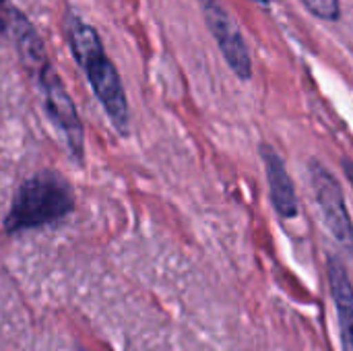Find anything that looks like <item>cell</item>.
Masks as SVG:
<instances>
[{"label": "cell", "instance_id": "cell-1", "mask_svg": "<svg viewBox=\"0 0 353 351\" xmlns=\"http://www.w3.org/2000/svg\"><path fill=\"white\" fill-rule=\"evenodd\" d=\"M66 39L70 43V50L83 68L95 97L103 106L105 114L110 116L114 128L120 134L128 132V101L126 93L120 81V74L110 60V56L103 50V43L99 39V33L81 21L77 14L66 17Z\"/></svg>", "mask_w": 353, "mask_h": 351}, {"label": "cell", "instance_id": "cell-2", "mask_svg": "<svg viewBox=\"0 0 353 351\" xmlns=\"http://www.w3.org/2000/svg\"><path fill=\"white\" fill-rule=\"evenodd\" d=\"M74 209V194L60 174L41 172L21 184L4 219L6 234H21L27 230L56 223Z\"/></svg>", "mask_w": 353, "mask_h": 351}, {"label": "cell", "instance_id": "cell-3", "mask_svg": "<svg viewBox=\"0 0 353 351\" xmlns=\"http://www.w3.org/2000/svg\"><path fill=\"white\" fill-rule=\"evenodd\" d=\"M33 74H35V79L39 83V89H41L43 103H46L50 120L64 134L72 157L77 161H83V155H85V130H83L79 112L74 108V101L68 95L62 79L58 77V72L54 70L50 60L43 62Z\"/></svg>", "mask_w": 353, "mask_h": 351}, {"label": "cell", "instance_id": "cell-4", "mask_svg": "<svg viewBox=\"0 0 353 351\" xmlns=\"http://www.w3.org/2000/svg\"><path fill=\"white\" fill-rule=\"evenodd\" d=\"M310 180L327 230L339 244L353 248V223L339 180L321 161H310Z\"/></svg>", "mask_w": 353, "mask_h": 351}, {"label": "cell", "instance_id": "cell-5", "mask_svg": "<svg viewBox=\"0 0 353 351\" xmlns=\"http://www.w3.org/2000/svg\"><path fill=\"white\" fill-rule=\"evenodd\" d=\"M201 8L205 14V23L209 31L213 33L225 62L240 79L252 77V58L246 46V39L236 23V19L230 14V10L223 6L221 0H201Z\"/></svg>", "mask_w": 353, "mask_h": 351}, {"label": "cell", "instance_id": "cell-6", "mask_svg": "<svg viewBox=\"0 0 353 351\" xmlns=\"http://www.w3.org/2000/svg\"><path fill=\"white\" fill-rule=\"evenodd\" d=\"M263 161H265V172L269 180V190H271V203L279 217L283 219H294L298 215V194L294 188V182L290 178V172L285 168V161L273 147H263Z\"/></svg>", "mask_w": 353, "mask_h": 351}, {"label": "cell", "instance_id": "cell-7", "mask_svg": "<svg viewBox=\"0 0 353 351\" xmlns=\"http://www.w3.org/2000/svg\"><path fill=\"white\" fill-rule=\"evenodd\" d=\"M327 273H329L331 298L337 308L343 351H353V283L350 279V273L345 265L335 257L329 259Z\"/></svg>", "mask_w": 353, "mask_h": 351}, {"label": "cell", "instance_id": "cell-8", "mask_svg": "<svg viewBox=\"0 0 353 351\" xmlns=\"http://www.w3.org/2000/svg\"><path fill=\"white\" fill-rule=\"evenodd\" d=\"M302 4L325 21H337L341 17V6L337 0H302Z\"/></svg>", "mask_w": 353, "mask_h": 351}, {"label": "cell", "instance_id": "cell-9", "mask_svg": "<svg viewBox=\"0 0 353 351\" xmlns=\"http://www.w3.org/2000/svg\"><path fill=\"white\" fill-rule=\"evenodd\" d=\"M17 8L8 4V0H0V33L10 31V25L14 21Z\"/></svg>", "mask_w": 353, "mask_h": 351}, {"label": "cell", "instance_id": "cell-10", "mask_svg": "<svg viewBox=\"0 0 353 351\" xmlns=\"http://www.w3.org/2000/svg\"><path fill=\"white\" fill-rule=\"evenodd\" d=\"M343 172H345V176H347V180H350V184H352L353 188V161L343 159Z\"/></svg>", "mask_w": 353, "mask_h": 351}, {"label": "cell", "instance_id": "cell-11", "mask_svg": "<svg viewBox=\"0 0 353 351\" xmlns=\"http://www.w3.org/2000/svg\"><path fill=\"white\" fill-rule=\"evenodd\" d=\"M250 2H256V4H263V6H267V4H273V2H277V0H250Z\"/></svg>", "mask_w": 353, "mask_h": 351}]
</instances>
